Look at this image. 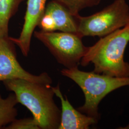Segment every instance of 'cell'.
Instances as JSON below:
<instances>
[{"mask_svg":"<svg viewBox=\"0 0 129 129\" xmlns=\"http://www.w3.org/2000/svg\"><path fill=\"white\" fill-rule=\"evenodd\" d=\"M75 18L80 37H103L129 23V6L125 0H115L95 14Z\"/></svg>","mask_w":129,"mask_h":129,"instance_id":"cell-4","label":"cell"},{"mask_svg":"<svg viewBox=\"0 0 129 129\" xmlns=\"http://www.w3.org/2000/svg\"><path fill=\"white\" fill-rule=\"evenodd\" d=\"M15 44L10 37H0V81L22 79L36 83L51 85L52 79L47 73L39 75L23 69L16 58Z\"/></svg>","mask_w":129,"mask_h":129,"instance_id":"cell-6","label":"cell"},{"mask_svg":"<svg viewBox=\"0 0 129 129\" xmlns=\"http://www.w3.org/2000/svg\"><path fill=\"white\" fill-rule=\"evenodd\" d=\"M18 103L14 94H10L5 99L0 94V129H4L6 125L16 119L18 114L15 106Z\"/></svg>","mask_w":129,"mask_h":129,"instance_id":"cell-11","label":"cell"},{"mask_svg":"<svg viewBox=\"0 0 129 129\" xmlns=\"http://www.w3.org/2000/svg\"><path fill=\"white\" fill-rule=\"evenodd\" d=\"M64 77L71 79L83 91L85 102L78 110L99 120L98 106L107 95L119 88L129 85V76L116 77L105 74L81 71L78 67L64 69L60 71Z\"/></svg>","mask_w":129,"mask_h":129,"instance_id":"cell-3","label":"cell"},{"mask_svg":"<svg viewBox=\"0 0 129 129\" xmlns=\"http://www.w3.org/2000/svg\"><path fill=\"white\" fill-rule=\"evenodd\" d=\"M119 129H129V124L127 125L126 126L124 127H121V128H119Z\"/></svg>","mask_w":129,"mask_h":129,"instance_id":"cell-14","label":"cell"},{"mask_svg":"<svg viewBox=\"0 0 129 129\" xmlns=\"http://www.w3.org/2000/svg\"><path fill=\"white\" fill-rule=\"evenodd\" d=\"M62 5L75 16L86 8L91 7L99 5L101 0H54Z\"/></svg>","mask_w":129,"mask_h":129,"instance_id":"cell-12","label":"cell"},{"mask_svg":"<svg viewBox=\"0 0 129 129\" xmlns=\"http://www.w3.org/2000/svg\"><path fill=\"white\" fill-rule=\"evenodd\" d=\"M35 37L46 46L56 60L67 69L78 67L87 51L82 37L72 33L35 31Z\"/></svg>","mask_w":129,"mask_h":129,"instance_id":"cell-5","label":"cell"},{"mask_svg":"<svg viewBox=\"0 0 129 129\" xmlns=\"http://www.w3.org/2000/svg\"><path fill=\"white\" fill-rule=\"evenodd\" d=\"M25 0H0V37H9V23Z\"/></svg>","mask_w":129,"mask_h":129,"instance_id":"cell-10","label":"cell"},{"mask_svg":"<svg viewBox=\"0 0 129 129\" xmlns=\"http://www.w3.org/2000/svg\"><path fill=\"white\" fill-rule=\"evenodd\" d=\"M47 0H27L23 26L18 38L10 37L18 46L23 55L27 56L35 28L38 26L46 8Z\"/></svg>","mask_w":129,"mask_h":129,"instance_id":"cell-7","label":"cell"},{"mask_svg":"<svg viewBox=\"0 0 129 129\" xmlns=\"http://www.w3.org/2000/svg\"><path fill=\"white\" fill-rule=\"evenodd\" d=\"M3 82L7 90L14 92L18 103L31 111L40 129H58L61 111L54 101L55 92L51 85L22 79Z\"/></svg>","mask_w":129,"mask_h":129,"instance_id":"cell-1","label":"cell"},{"mask_svg":"<svg viewBox=\"0 0 129 129\" xmlns=\"http://www.w3.org/2000/svg\"><path fill=\"white\" fill-rule=\"evenodd\" d=\"M56 95L61 103V120L58 129H88L92 125L96 124L98 120L90 116L86 115L76 110L70 104L67 97H64L57 85L53 87Z\"/></svg>","mask_w":129,"mask_h":129,"instance_id":"cell-8","label":"cell"},{"mask_svg":"<svg viewBox=\"0 0 129 129\" xmlns=\"http://www.w3.org/2000/svg\"><path fill=\"white\" fill-rule=\"evenodd\" d=\"M6 129H40L37 121L32 118L22 119L14 120L5 127Z\"/></svg>","mask_w":129,"mask_h":129,"instance_id":"cell-13","label":"cell"},{"mask_svg":"<svg viewBox=\"0 0 129 129\" xmlns=\"http://www.w3.org/2000/svg\"><path fill=\"white\" fill-rule=\"evenodd\" d=\"M129 43V23L102 38L88 47L80 61L86 67L94 64L93 72L116 77L129 76V64L124 60L125 49Z\"/></svg>","mask_w":129,"mask_h":129,"instance_id":"cell-2","label":"cell"},{"mask_svg":"<svg viewBox=\"0 0 129 129\" xmlns=\"http://www.w3.org/2000/svg\"><path fill=\"white\" fill-rule=\"evenodd\" d=\"M44 13L50 16L55 24V31L78 34V26L75 16L62 5L52 0L46 4Z\"/></svg>","mask_w":129,"mask_h":129,"instance_id":"cell-9","label":"cell"}]
</instances>
